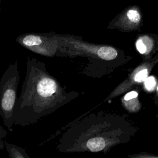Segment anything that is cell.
I'll return each mask as SVG.
<instances>
[{"mask_svg":"<svg viewBox=\"0 0 158 158\" xmlns=\"http://www.w3.org/2000/svg\"><path fill=\"white\" fill-rule=\"evenodd\" d=\"M4 146L9 158H30L25 149L17 145L4 141Z\"/></svg>","mask_w":158,"mask_h":158,"instance_id":"obj_7","label":"cell"},{"mask_svg":"<svg viewBox=\"0 0 158 158\" xmlns=\"http://www.w3.org/2000/svg\"><path fill=\"white\" fill-rule=\"evenodd\" d=\"M15 41L23 48L41 56L53 57L57 56L59 48L60 34L28 32L19 35Z\"/></svg>","mask_w":158,"mask_h":158,"instance_id":"obj_4","label":"cell"},{"mask_svg":"<svg viewBox=\"0 0 158 158\" xmlns=\"http://www.w3.org/2000/svg\"><path fill=\"white\" fill-rule=\"evenodd\" d=\"M138 93L135 91H130L129 93H128L127 94H125V96H124V100L125 101H129L131 100L132 99H135L138 96Z\"/></svg>","mask_w":158,"mask_h":158,"instance_id":"obj_11","label":"cell"},{"mask_svg":"<svg viewBox=\"0 0 158 158\" xmlns=\"http://www.w3.org/2000/svg\"><path fill=\"white\" fill-rule=\"evenodd\" d=\"M156 80L153 77H147L144 80V86L148 91H152L154 89L156 86Z\"/></svg>","mask_w":158,"mask_h":158,"instance_id":"obj_8","label":"cell"},{"mask_svg":"<svg viewBox=\"0 0 158 158\" xmlns=\"http://www.w3.org/2000/svg\"><path fill=\"white\" fill-rule=\"evenodd\" d=\"M136 46L137 50L141 54H144L147 51V48L142 39H139L137 40L136 43Z\"/></svg>","mask_w":158,"mask_h":158,"instance_id":"obj_10","label":"cell"},{"mask_svg":"<svg viewBox=\"0 0 158 158\" xmlns=\"http://www.w3.org/2000/svg\"><path fill=\"white\" fill-rule=\"evenodd\" d=\"M20 82L17 60L10 63L0 79V116L4 125L12 130V114L17 99V89Z\"/></svg>","mask_w":158,"mask_h":158,"instance_id":"obj_3","label":"cell"},{"mask_svg":"<svg viewBox=\"0 0 158 158\" xmlns=\"http://www.w3.org/2000/svg\"><path fill=\"white\" fill-rule=\"evenodd\" d=\"M148 68L145 65H142L139 67H138L132 73V75L130 76V77L128 78V81H125L123 84L120 85L119 87L117 88L114 91H113L111 94H114L117 91H118L116 94H118V93L120 91H125L128 88L130 87L132 85L137 83H141L143 81L145 80V79L148 77ZM115 94V96H116Z\"/></svg>","mask_w":158,"mask_h":158,"instance_id":"obj_6","label":"cell"},{"mask_svg":"<svg viewBox=\"0 0 158 158\" xmlns=\"http://www.w3.org/2000/svg\"><path fill=\"white\" fill-rule=\"evenodd\" d=\"M157 91H158V87H157Z\"/></svg>","mask_w":158,"mask_h":158,"instance_id":"obj_13","label":"cell"},{"mask_svg":"<svg viewBox=\"0 0 158 158\" xmlns=\"http://www.w3.org/2000/svg\"><path fill=\"white\" fill-rule=\"evenodd\" d=\"M7 135V130H5L0 124V150H2L5 148L4 139L6 138Z\"/></svg>","mask_w":158,"mask_h":158,"instance_id":"obj_9","label":"cell"},{"mask_svg":"<svg viewBox=\"0 0 158 158\" xmlns=\"http://www.w3.org/2000/svg\"><path fill=\"white\" fill-rule=\"evenodd\" d=\"M1 1H2V0H0V11H1Z\"/></svg>","mask_w":158,"mask_h":158,"instance_id":"obj_12","label":"cell"},{"mask_svg":"<svg viewBox=\"0 0 158 158\" xmlns=\"http://www.w3.org/2000/svg\"><path fill=\"white\" fill-rule=\"evenodd\" d=\"M59 43L57 57H85L89 59L110 60L117 56V51L114 48L85 41L80 36L60 34Z\"/></svg>","mask_w":158,"mask_h":158,"instance_id":"obj_2","label":"cell"},{"mask_svg":"<svg viewBox=\"0 0 158 158\" xmlns=\"http://www.w3.org/2000/svg\"><path fill=\"white\" fill-rule=\"evenodd\" d=\"M142 21L141 9L136 5L128 6L118 14L110 23L108 28H120L133 30L139 28Z\"/></svg>","mask_w":158,"mask_h":158,"instance_id":"obj_5","label":"cell"},{"mask_svg":"<svg viewBox=\"0 0 158 158\" xmlns=\"http://www.w3.org/2000/svg\"><path fill=\"white\" fill-rule=\"evenodd\" d=\"M78 96L79 93L68 91L48 71L45 63L28 56L25 77L14 108V125H33Z\"/></svg>","mask_w":158,"mask_h":158,"instance_id":"obj_1","label":"cell"}]
</instances>
